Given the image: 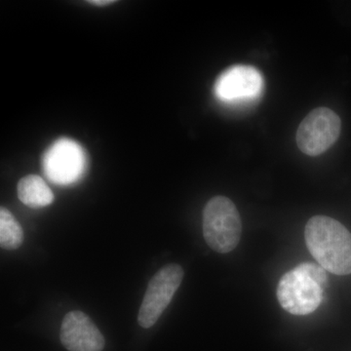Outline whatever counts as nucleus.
<instances>
[{
    "mask_svg": "<svg viewBox=\"0 0 351 351\" xmlns=\"http://www.w3.org/2000/svg\"><path fill=\"white\" fill-rule=\"evenodd\" d=\"M307 249L316 262L336 276L351 274V233L343 223L327 216H315L304 230Z\"/></svg>",
    "mask_w": 351,
    "mask_h": 351,
    "instance_id": "nucleus-1",
    "label": "nucleus"
},
{
    "mask_svg": "<svg viewBox=\"0 0 351 351\" xmlns=\"http://www.w3.org/2000/svg\"><path fill=\"white\" fill-rule=\"evenodd\" d=\"M326 282V270L321 265L301 263L280 279L277 299L287 313L307 315L320 306Z\"/></svg>",
    "mask_w": 351,
    "mask_h": 351,
    "instance_id": "nucleus-2",
    "label": "nucleus"
},
{
    "mask_svg": "<svg viewBox=\"0 0 351 351\" xmlns=\"http://www.w3.org/2000/svg\"><path fill=\"white\" fill-rule=\"evenodd\" d=\"M241 232L239 210L230 198L216 196L208 201L203 211V234L212 250L219 254L234 250Z\"/></svg>",
    "mask_w": 351,
    "mask_h": 351,
    "instance_id": "nucleus-3",
    "label": "nucleus"
},
{
    "mask_svg": "<svg viewBox=\"0 0 351 351\" xmlns=\"http://www.w3.org/2000/svg\"><path fill=\"white\" fill-rule=\"evenodd\" d=\"M88 167L86 151L69 138H61L46 149L43 156V171L54 184L69 186L80 181Z\"/></svg>",
    "mask_w": 351,
    "mask_h": 351,
    "instance_id": "nucleus-4",
    "label": "nucleus"
},
{
    "mask_svg": "<svg viewBox=\"0 0 351 351\" xmlns=\"http://www.w3.org/2000/svg\"><path fill=\"white\" fill-rule=\"evenodd\" d=\"M184 276V269L177 263L165 265L154 274L147 285L138 311V322L141 326L149 329L156 324L169 306Z\"/></svg>",
    "mask_w": 351,
    "mask_h": 351,
    "instance_id": "nucleus-5",
    "label": "nucleus"
},
{
    "mask_svg": "<svg viewBox=\"0 0 351 351\" xmlns=\"http://www.w3.org/2000/svg\"><path fill=\"white\" fill-rule=\"evenodd\" d=\"M341 129L336 112L327 108H315L300 124L295 138L298 147L306 156H320L337 142Z\"/></svg>",
    "mask_w": 351,
    "mask_h": 351,
    "instance_id": "nucleus-6",
    "label": "nucleus"
},
{
    "mask_svg": "<svg viewBox=\"0 0 351 351\" xmlns=\"http://www.w3.org/2000/svg\"><path fill=\"white\" fill-rule=\"evenodd\" d=\"M263 90V77L257 69L250 66H233L226 69L214 85L218 100L226 104L239 105L260 98Z\"/></svg>",
    "mask_w": 351,
    "mask_h": 351,
    "instance_id": "nucleus-7",
    "label": "nucleus"
},
{
    "mask_svg": "<svg viewBox=\"0 0 351 351\" xmlns=\"http://www.w3.org/2000/svg\"><path fill=\"white\" fill-rule=\"evenodd\" d=\"M60 339L69 351H101L106 345L98 327L87 314L80 311H71L64 316Z\"/></svg>",
    "mask_w": 351,
    "mask_h": 351,
    "instance_id": "nucleus-8",
    "label": "nucleus"
},
{
    "mask_svg": "<svg viewBox=\"0 0 351 351\" xmlns=\"http://www.w3.org/2000/svg\"><path fill=\"white\" fill-rule=\"evenodd\" d=\"M17 189L21 202L27 207L43 208L54 202V193L39 176H25L20 180Z\"/></svg>",
    "mask_w": 351,
    "mask_h": 351,
    "instance_id": "nucleus-9",
    "label": "nucleus"
},
{
    "mask_svg": "<svg viewBox=\"0 0 351 351\" xmlns=\"http://www.w3.org/2000/svg\"><path fill=\"white\" fill-rule=\"evenodd\" d=\"M24 242L22 226L9 210L0 209V245L5 250H16Z\"/></svg>",
    "mask_w": 351,
    "mask_h": 351,
    "instance_id": "nucleus-10",
    "label": "nucleus"
},
{
    "mask_svg": "<svg viewBox=\"0 0 351 351\" xmlns=\"http://www.w3.org/2000/svg\"><path fill=\"white\" fill-rule=\"evenodd\" d=\"M114 2L113 0H91V1H88V3L94 6L104 7L110 5V4L114 3Z\"/></svg>",
    "mask_w": 351,
    "mask_h": 351,
    "instance_id": "nucleus-11",
    "label": "nucleus"
}]
</instances>
